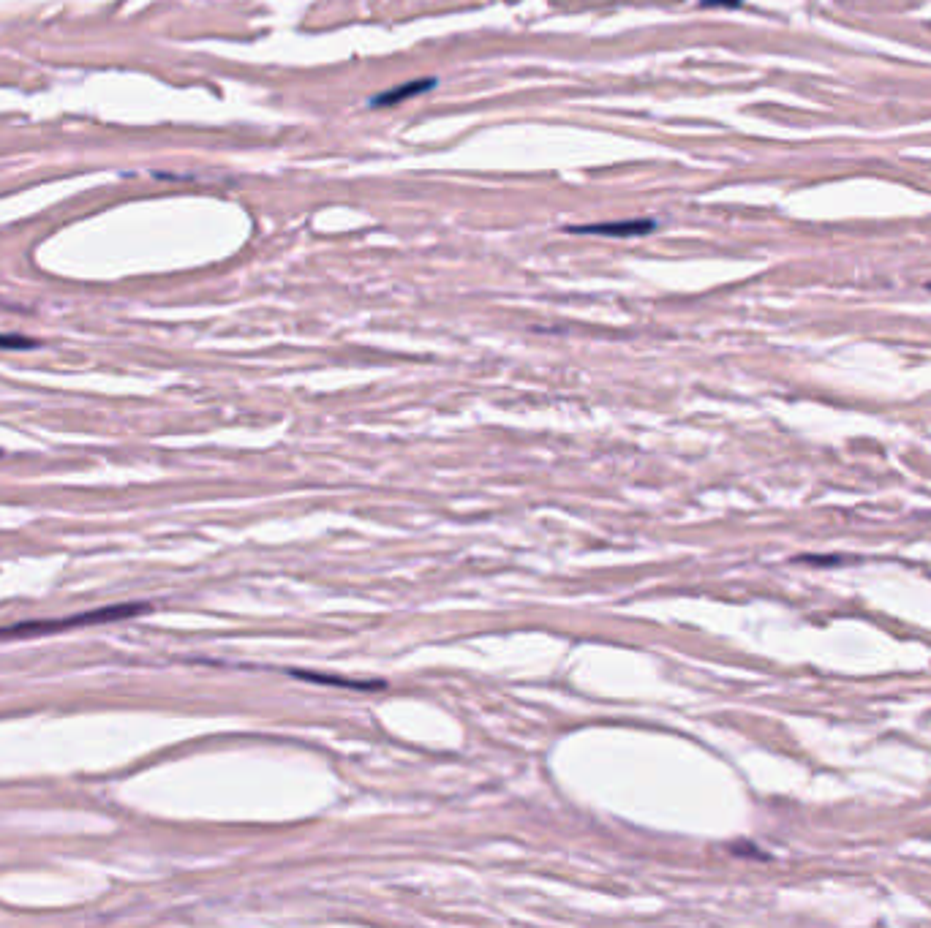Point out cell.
I'll return each instance as SVG.
<instances>
[{
    "label": "cell",
    "instance_id": "obj_1",
    "mask_svg": "<svg viewBox=\"0 0 931 928\" xmlns=\"http://www.w3.org/2000/svg\"><path fill=\"white\" fill-rule=\"evenodd\" d=\"M147 605H118L107 607V610H93V613H79L71 618H55V621H25V624H14L0 629V637H25V635H49V632H63V629H74V626H93V624H107V621H118V618H131L145 613Z\"/></svg>",
    "mask_w": 931,
    "mask_h": 928
},
{
    "label": "cell",
    "instance_id": "obj_2",
    "mask_svg": "<svg viewBox=\"0 0 931 928\" xmlns=\"http://www.w3.org/2000/svg\"><path fill=\"white\" fill-rule=\"evenodd\" d=\"M654 224L651 221H624V224H594V226H578V229H572V232H578V235H618V237H629V235H646L651 232Z\"/></svg>",
    "mask_w": 931,
    "mask_h": 928
},
{
    "label": "cell",
    "instance_id": "obj_3",
    "mask_svg": "<svg viewBox=\"0 0 931 928\" xmlns=\"http://www.w3.org/2000/svg\"><path fill=\"white\" fill-rule=\"evenodd\" d=\"M433 85H436L433 79H417V82H409V85H401V88H392L390 93H384V96H376L371 104L373 107H387V104H395V101H403V98L425 93V90L433 88Z\"/></svg>",
    "mask_w": 931,
    "mask_h": 928
},
{
    "label": "cell",
    "instance_id": "obj_4",
    "mask_svg": "<svg viewBox=\"0 0 931 928\" xmlns=\"http://www.w3.org/2000/svg\"><path fill=\"white\" fill-rule=\"evenodd\" d=\"M0 346H6V349H30L33 341L20 338V335H0Z\"/></svg>",
    "mask_w": 931,
    "mask_h": 928
}]
</instances>
